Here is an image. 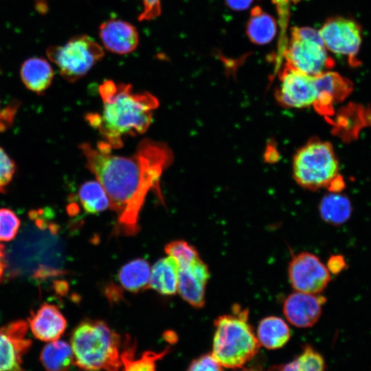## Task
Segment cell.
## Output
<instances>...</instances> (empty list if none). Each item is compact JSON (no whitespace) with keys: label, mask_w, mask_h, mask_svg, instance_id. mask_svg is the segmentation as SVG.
<instances>
[{"label":"cell","mask_w":371,"mask_h":371,"mask_svg":"<svg viewBox=\"0 0 371 371\" xmlns=\"http://www.w3.org/2000/svg\"><path fill=\"white\" fill-rule=\"evenodd\" d=\"M79 148L86 159V167L106 191L109 207L117 215L116 232L135 236L139 230V216L146 196L155 192L163 202L159 181L163 172L172 164L173 153L164 142L142 140L134 155H114L106 142L93 148L82 143Z\"/></svg>","instance_id":"cell-1"},{"label":"cell","mask_w":371,"mask_h":371,"mask_svg":"<svg viewBox=\"0 0 371 371\" xmlns=\"http://www.w3.org/2000/svg\"><path fill=\"white\" fill-rule=\"evenodd\" d=\"M103 102L101 113H89L87 120L98 129L111 148L123 146L126 136L145 133L159 101L149 92L136 93L130 84L105 80L99 87Z\"/></svg>","instance_id":"cell-2"},{"label":"cell","mask_w":371,"mask_h":371,"mask_svg":"<svg viewBox=\"0 0 371 371\" xmlns=\"http://www.w3.org/2000/svg\"><path fill=\"white\" fill-rule=\"evenodd\" d=\"M74 364L87 371H119L121 337L102 320L87 319L73 330Z\"/></svg>","instance_id":"cell-3"},{"label":"cell","mask_w":371,"mask_h":371,"mask_svg":"<svg viewBox=\"0 0 371 371\" xmlns=\"http://www.w3.org/2000/svg\"><path fill=\"white\" fill-rule=\"evenodd\" d=\"M248 316V309L235 304L232 313L220 315L214 320L212 355L223 367L240 368L258 353L261 345Z\"/></svg>","instance_id":"cell-4"},{"label":"cell","mask_w":371,"mask_h":371,"mask_svg":"<svg viewBox=\"0 0 371 371\" xmlns=\"http://www.w3.org/2000/svg\"><path fill=\"white\" fill-rule=\"evenodd\" d=\"M339 165L331 145L313 139L299 149L293 161L295 181L302 187L316 190L329 187L332 192L341 190Z\"/></svg>","instance_id":"cell-5"},{"label":"cell","mask_w":371,"mask_h":371,"mask_svg":"<svg viewBox=\"0 0 371 371\" xmlns=\"http://www.w3.org/2000/svg\"><path fill=\"white\" fill-rule=\"evenodd\" d=\"M283 55L286 65L312 76L326 71L334 64L319 31L309 27H292Z\"/></svg>","instance_id":"cell-6"},{"label":"cell","mask_w":371,"mask_h":371,"mask_svg":"<svg viewBox=\"0 0 371 371\" xmlns=\"http://www.w3.org/2000/svg\"><path fill=\"white\" fill-rule=\"evenodd\" d=\"M46 52L62 77L69 82L86 75L104 55L102 47L87 35L76 36L63 45H52Z\"/></svg>","instance_id":"cell-7"},{"label":"cell","mask_w":371,"mask_h":371,"mask_svg":"<svg viewBox=\"0 0 371 371\" xmlns=\"http://www.w3.org/2000/svg\"><path fill=\"white\" fill-rule=\"evenodd\" d=\"M288 277L295 291L319 294L328 285L330 273L317 256L303 251L293 256Z\"/></svg>","instance_id":"cell-8"},{"label":"cell","mask_w":371,"mask_h":371,"mask_svg":"<svg viewBox=\"0 0 371 371\" xmlns=\"http://www.w3.org/2000/svg\"><path fill=\"white\" fill-rule=\"evenodd\" d=\"M326 49L331 52L348 56L355 61L361 43V29L349 19L333 17L328 19L319 31Z\"/></svg>","instance_id":"cell-9"},{"label":"cell","mask_w":371,"mask_h":371,"mask_svg":"<svg viewBox=\"0 0 371 371\" xmlns=\"http://www.w3.org/2000/svg\"><path fill=\"white\" fill-rule=\"evenodd\" d=\"M276 95L285 106L304 108L314 105L317 98L314 76L286 64L280 72V85Z\"/></svg>","instance_id":"cell-10"},{"label":"cell","mask_w":371,"mask_h":371,"mask_svg":"<svg viewBox=\"0 0 371 371\" xmlns=\"http://www.w3.org/2000/svg\"><path fill=\"white\" fill-rule=\"evenodd\" d=\"M28 328L21 320L0 327V371H24L22 358L32 344L26 337Z\"/></svg>","instance_id":"cell-11"},{"label":"cell","mask_w":371,"mask_h":371,"mask_svg":"<svg viewBox=\"0 0 371 371\" xmlns=\"http://www.w3.org/2000/svg\"><path fill=\"white\" fill-rule=\"evenodd\" d=\"M177 291L186 302L197 308L205 303V288L210 279L207 265L199 257L178 265Z\"/></svg>","instance_id":"cell-12"},{"label":"cell","mask_w":371,"mask_h":371,"mask_svg":"<svg viewBox=\"0 0 371 371\" xmlns=\"http://www.w3.org/2000/svg\"><path fill=\"white\" fill-rule=\"evenodd\" d=\"M325 302V297L319 294L295 291L285 299L283 313L293 326L300 328L311 327L318 321Z\"/></svg>","instance_id":"cell-13"},{"label":"cell","mask_w":371,"mask_h":371,"mask_svg":"<svg viewBox=\"0 0 371 371\" xmlns=\"http://www.w3.org/2000/svg\"><path fill=\"white\" fill-rule=\"evenodd\" d=\"M27 324L36 339L49 342L59 339L67 328V320L56 306L44 303L31 313Z\"/></svg>","instance_id":"cell-14"},{"label":"cell","mask_w":371,"mask_h":371,"mask_svg":"<svg viewBox=\"0 0 371 371\" xmlns=\"http://www.w3.org/2000/svg\"><path fill=\"white\" fill-rule=\"evenodd\" d=\"M99 34L104 47L117 54L134 51L138 45L139 36L136 28L120 19H110L102 23Z\"/></svg>","instance_id":"cell-15"},{"label":"cell","mask_w":371,"mask_h":371,"mask_svg":"<svg viewBox=\"0 0 371 371\" xmlns=\"http://www.w3.org/2000/svg\"><path fill=\"white\" fill-rule=\"evenodd\" d=\"M314 79L317 98L313 106L322 113H330L333 104L346 97L351 89L350 83L335 72L326 71Z\"/></svg>","instance_id":"cell-16"},{"label":"cell","mask_w":371,"mask_h":371,"mask_svg":"<svg viewBox=\"0 0 371 371\" xmlns=\"http://www.w3.org/2000/svg\"><path fill=\"white\" fill-rule=\"evenodd\" d=\"M179 266L174 258L159 259L151 267L148 289L164 295H174L177 291Z\"/></svg>","instance_id":"cell-17"},{"label":"cell","mask_w":371,"mask_h":371,"mask_svg":"<svg viewBox=\"0 0 371 371\" xmlns=\"http://www.w3.org/2000/svg\"><path fill=\"white\" fill-rule=\"evenodd\" d=\"M23 84L30 90L43 93L51 85L54 71L47 60L40 57H32L25 60L20 69Z\"/></svg>","instance_id":"cell-18"},{"label":"cell","mask_w":371,"mask_h":371,"mask_svg":"<svg viewBox=\"0 0 371 371\" xmlns=\"http://www.w3.org/2000/svg\"><path fill=\"white\" fill-rule=\"evenodd\" d=\"M120 354L122 371H156V363L170 352L167 348L159 352L146 351L135 358L136 341L127 336Z\"/></svg>","instance_id":"cell-19"},{"label":"cell","mask_w":371,"mask_h":371,"mask_svg":"<svg viewBox=\"0 0 371 371\" xmlns=\"http://www.w3.org/2000/svg\"><path fill=\"white\" fill-rule=\"evenodd\" d=\"M39 359L45 371H68L75 365L71 345L59 339L48 342L43 348Z\"/></svg>","instance_id":"cell-20"},{"label":"cell","mask_w":371,"mask_h":371,"mask_svg":"<svg viewBox=\"0 0 371 371\" xmlns=\"http://www.w3.org/2000/svg\"><path fill=\"white\" fill-rule=\"evenodd\" d=\"M256 337L260 345L268 349H277L286 344L290 339L291 331L282 319L269 316L260 321Z\"/></svg>","instance_id":"cell-21"},{"label":"cell","mask_w":371,"mask_h":371,"mask_svg":"<svg viewBox=\"0 0 371 371\" xmlns=\"http://www.w3.org/2000/svg\"><path fill=\"white\" fill-rule=\"evenodd\" d=\"M150 273L148 262L142 258L133 260L123 265L118 273L122 286L132 293L148 289Z\"/></svg>","instance_id":"cell-22"},{"label":"cell","mask_w":371,"mask_h":371,"mask_svg":"<svg viewBox=\"0 0 371 371\" xmlns=\"http://www.w3.org/2000/svg\"><path fill=\"white\" fill-rule=\"evenodd\" d=\"M277 30L275 19L258 6L251 12L247 24V34L250 41L258 45L270 43L276 36Z\"/></svg>","instance_id":"cell-23"},{"label":"cell","mask_w":371,"mask_h":371,"mask_svg":"<svg viewBox=\"0 0 371 371\" xmlns=\"http://www.w3.org/2000/svg\"><path fill=\"white\" fill-rule=\"evenodd\" d=\"M319 211L325 222L339 225L350 217L352 205L346 196L338 192H332L324 196L321 200Z\"/></svg>","instance_id":"cell-24"},{"label":"cell","mask_w":371,"mask_h":371,"mask_svg":"<svg viewBox=\"0 0 371 371\" xmlns=\"http://www.w3.org/2000/svg\"><path fill=\"white\" fill-rule=\"evenodd\" d=\"M80 203L89 214H98L109 207V199L98 181H89L81 185L78 190Z\"/></svg>","instance_id":"cell-25"},{"label":"cell","mask_w":371,"mask_h":371,"mask_svg":"<svg viewBox=\"0 0 371 371\" xmlns=\"http://www.w3.org/2000/svg\"><path fill=\"white\" fill-rule=\"evenodd\" d=\"M324 360L312 347L306 346L292 361L281 366L276 371H324Z\"/></svg>","instance_id":"cell-26"},{"label":"cell","mask_w":371,"mask_h":371,"mask_svg":"<svg viewBox=\"0 0 371 371\" xmlns=\"http://www.w3.org/2000/svg\"><path fill=\"white\" fill-rule=\"evenodd\" d=\"M166 253L175 259L178 265L191 262L199 257L194 247L183 240H172L165 246Z\"/></svg>","instance_id":"cell-27"},{"label":"cell","mask_w":371,"mask_h":371,"mask_svg":"<svg viewBox=\"0 0 371 371\" xmlns=\"http://www.w3.org/2000/svg\"><path fill=\"white\" fill-rule=\"evenodd\" d=\"M20 227V220L7 208L0 209V242L10 241L16 235Z\"/></svg>","instance_id":"cell-28"},{"label":"cell","mask_w":371,"mask_h":371,"mask_svg":"<svg viewBox=\"0 0 371 371\" xmlns=\"http://www.w3.org/2000/svg\"><path fill=\"white\" fill-rule=\"evenodd\" d=\"M15 169L14 162L0 148V192H5V188L14 176Z\"/></svg>","instance_id":"cell-29"},{"label":"cell","mask_w":371,"mask_h":371,"mask_svg":"<svg viewBox=\"0 0 371 371\" xmlns=\"http://www.w3.org/2000/svg\"><path fill=\"white\" fill-rule=\"evenodd\" d=\"M222 367L212 354H205L192 360L186 371H223Z\"/></svg>","instance_id":"cell-30"},{"label":"cell","mask_w":371,"mask_h":371,"mask_svg":"<svg viewBox=\"0 0 371 371\" xmlns=\"http://www.w3.org/2000/svg\"><path fill=\"white\" fill-rule=\"evenodd\" d=\"M144 8L139 16V21H150L161 13V0H143Z\"/></svg>","instance_id":"cell-31"},{"label":"cell","mask_w":371,"mask_h":371,"mask_svg":"<svg viewBox=\"0 0 371 371\" xmlns=\"http://www.w3.org/2000/svg\"><path fill=\"white\" fill-rule=\"evenodd\" d=\"M346 266L344 258L340 255L332 256L329 258L327 263V269L330 273L337 274Z\"/></svg>","instance_id":"cell-32"},{"label":"cell","mask_w":371,"mask_h":371,"mask_svg":"<svg viewBox=\"0 0 371 371\" xmlns=\"http://www.w3.org/2000/svg\"><path fill=\"white\" fill-rule=\"evenodd\" d=\"M253 1L254 0H225L226 5L236 11L247 10Z\"/></svg>","instance_id":"cell-33"},{"label":"cell","mask_w":371,"mask_h":371,"mask_svg":"<svg viewBox=\"0 0 371 371\" xmlns=\"http://www.w3.org/2000/svg\"><path fill=\"white\" fill-rule=\"evenodd\" d=\"M274 3H276L278 8L280 16L282 19V22L284 23L286 19V7L289 2L295 1L297 2L300 0H271Z\"/></svg>","instance_id":"cell-34"},{"label":"cell","mask_w":371,"mask_h":371,"mask_svg":"<svg viewBox=\"0 0 371 371\" xmlns=\"http://www.w3.org/2000/svg\"><path fill=\"white\" fill-rule=\"evenodd\" d=\"M5 256L3 247L0 245V279L3 276V271L5 268Z\"/></svg>","instance_id":"cell-35"},{"label":"cell","mask_w":371,"mask_h":371,"mask_svg":"<svg viewBox=\"0 0 371 371\" xmlns=\"http://www.w3.org/2000/svg\"><path fill=\"white\" fill-rule=\"evenodd\" d=\"M238 371H261V370L258 369H255V368H245V369H242Z\"/></svg>","instance_id":"cell-36"},{"label":"cell","mask_w":371,"mask_h":371,"mask_svg":"<svg viewBox=\"0 0 371 371\" xmlns=\"http://www.w3.org/2000/svg\"><path fill=\"white\" fill-rule=\"evenodd\" d=\"M2 115H3V111H0V124H1V118H2Z\"/></svg>","instance_id":"cell-37"}]
</instances>
